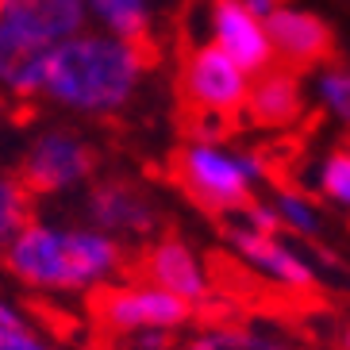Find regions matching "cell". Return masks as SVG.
<instances>
[{
  "instance_id": "4",
  "label": "cell",
  "mask_w": 350,
  "mask_h": 350,
  "mask_svg": "<svg viewBox=\"0 0 350 350\" xmlns=\"http://www.w3.org/2000/svg\"><path fill=\"white\" fill-rule=\"evenodd\" d=\"M174 181L212 216H235L254 196V181L262 177L258 154H231L219 143H189L174 154Z\"/></svg>"
},
{
  "instance_id": "22",
  "label": "cell",
  "mask_w": 350,
  "mask_h": 350,
  "mask_svg": "<svg viewBox=\"0 0 350 350\" xmlns=\"http://www.w3.org/2000/svg\"><path fill=\"white\" fill-rule=\"evenodd\" d=\"M131 347L135 350H170L174 335L170 331H139V335H131Z\"/></svg>"
},
{
  "instance_id": "16",
  "label": "cell",
  "mask_w": 350,
  "mask_h": 350,
  "mask_svg": "<svg viewBox=\"0 0 350 350\" xmlns=\"http://www.w3.org/2000/svg\"><path fill=\"white\" fill-rule=\"evenodd\" d=\"M177 350H297L285 339L258 331L250 323H208L196 335H189Z\"/></svg>"
},
{
  "instance_id": "8",
  "label": "cell",
  "mask_w": 350,
  "mask_h": 350,
  "mask_svg": "<svg viewBox=\"0 0 350 350\" xmlns=\"http://www.w3.org/2000/svg\"><path fill=\"white\" fill-rule=\"evenodd\" d=\"M266 39H269V51H273V62L288 73H304V70H316V66L331 62L335 58V35L331 27L319 16L312 12H297V8H278L266 23Z\"/></svg>"
},
{
  "instance_id": "6",
  "label": "cell",
  "mask_w": 350,
  "mask_h": 350,
  "mask_svg": "<svg viewBox=\"0 0 350 350\" xmlns=\"http://www.w3.org/2000/svg\"><path fill=\"white\" fill-rule=\"evenodd\" d=\"M96 170V150L73 131H42L31 139L27 154L20 158L16 177L31 196H54L89 181Z\"/></svg>"
},
{
  "instance_id": "21",
  "label": "cell",
  "mask_w": 350,
  "mask_h": 350,
  "mask_svg": "<svg viewBox=\"0 0 350 350\" xmlns=\"http://www.w3.org/2000/svg\"><path fill=\"white\" fill-rule=\"evenodd\" d=\"M0 350H54L27 323H0Z\"/></svg>"
},
{
  "instance_id": "13",
  "label": "cell",
  "mask_w": 350,
  "mask_h": 350,
  "mask_svg": "<svg viewBox=\"0 0 350 350\" xmlns=\"http://www.w3.org/2000/svg\"><path fill=\"white\" fill-rule=\"evenodd\" d=\"M300 112H304V93H300L297 73L281 70V66L254 73V81L247 89V104H243V116L250 124L288 127L293 120H300Z\"/></svg>"
},
{
  "instance_id": "20",
  "label": "cell",
  "mask_w": 350,
  "mask_h": 350,
  "mask_svg": "<svg viewBox=\"0 0 350 350\" xmlns=\"http://www.w3.org/2000/svg\"><path fill=\"white\" fill-rule=\"evenodd\" d=\"M319 96L331 112L350 124V70H327L319 77Z\"/></svg>"
},
{
  "instance_id": "3",
  "label": "cell",
  "mask_w": 350,
  "mask_h": 350,
  "mask_svg": "<svg viewBox=\"0 0 350 350\" xmlns=\"http://www.w3.org/2000/svg\"><path fill=\"white\" fill-rule=\"evenodd\" d=\"M247 89L250 77L216 42L189 46L177 70V96H181V124L193 135V143H219L243 116Z\"/></svg>"
},
{
  "instance_id": "1",
  "label": "cell",
  "mask_w": 350,
  "mask_h": 350,
  "mask_svg": "<svg viewBox=\"0 0 350 350\" xmlns=\"http://www.w3.org/2000/svg\"><path fill=\"white\" fill-rule=\"evenodd\" d=\"M4 266L16 281L46 293H96L112 285V278L127 266L124 243L100 235L93 227H54L31 224L4 250Z\"/></svg>"
},
{
  "instance_id": "2",
  "label": "cell",
  "mask_w": 350,
  "mask_h": 350,
  "mask_svg": "<svg viewBox=\"0 0 350 350\" xmlns=\"http://www.w3.org/2000/svg\"><path fill=\"white\" fill-rule=\"evenodd\" d=\"M143 58L112 35H73L51 46L42 93L77 112H116L139 89Z\"/></svg>"
},
{
  "instance_id": "9",
  "label": "cell",
  "mask_w": 350,
  "mask_h": 350,
  "mask_svg": "<svg viewBox=\"0 0 350 350\" xmlns=\"http://www.w3.org/2000/svg\"><path fill=\"white\" fill-rule=\"evenodd\" d=\"M89 219L93 231L108 239H150L158 231V208L146 200L143 189L127 185V181H100L89 189Z\"/></svg>"
},
{
  "instance_id": "23",
  "label": "cell",
  "mask_w": 350,
  "mask_h": 350,
  "mask_svg": "<svg viewBox=\"0 0 350 350\" xmlns=\"http://www.w3.org/2000/svg\"><path fill=\"white\" fill-rule=\"evenodd\" d=\"M0 323H23V319H20V312L12 308V304H8L4 297H0Z\"/></svg>"
},
{
  "instance_id": "24",
  "label": "cell",
  "mask_w": 350,
  "mask_h": 350,
  "mask_svg": "<svg viewBox=\"0 0 350 350\" xmlns=\"http://www.w3.org/2000/svg\"><path fill=\"white\" fill-rule=\"evenodd\" d=\"M8 116H12V96L4 93V89H0V124H4Z\"/></svg>"
},
{
  "instance_id": "18",
  "label": "cell",
  "mask_w": 350,
  "mask_h": 350,
  "mask_svg": "<svg viewBox=\"0 0 350 350\" xmlns=\"http://www.w3.org/2000/svg\"><path fill=\"white\" fill-rule=\"evenodd\" d=\"M273 212H278V224L293 227L297 235H319V212L308 204V196L293 193V189H281Z\"/></svg>"
},
{
  "instance_id": "17",
  "label": "cell",
  "mask_w": 350,
  "mask_h": 350,
  "mask_svg": "<svg viewBox=\"0 0 350 350\" xmlns=\"http://www.w3.org/2000/svg\"><path fill=\"white\" fill-rule=\"evenodd\" d=\"M31 219H35V196L23 189V181L16 174L0 170V258Z\"/></svg>"
},
{
  "instance_id": "7",
  "label": "cell",
  "mask_w": 350,
  "mask_h": 350,
  "mask_svg": "<svg viewBox=\"0 0 350 350\" xmlns=\"http://www.w3.org/2000/svg\"><path fill=\"white\" fill-rule=\"evenodd\" d=\"M135 278L165 288L170 297L185 300L193 308H204L208 297H212V278H208L200 254L177 235L146 243V250L139 254V262H135Z\"/></svg>"
},
{
  "instance_id": "12",
  "label": "cell",
  "mask_w": 350,
  "mask_h": 350,
  "mask_svg": "<svg viewBox=\"0 0 350 350\" xmlns=\"http://www.w3.org/2000/svg\"><path fill=\"white\" fill-rule=\"evenodd\" d=\"M231 243L243 254V262H250L273 285L300 288V293L304 288H316V269L288 247V243H281V235H262V231H250V227H235L231 231Z\"/></svg>"
},
{
  "instance_id": "5",
  "label": "cell",
  "mask_w": 350,
  "mask_h": 350,
  "mask_svg": "<svg viewBox=\"0 0 350 350\" xmlns=\"http://www.w3.org/2000/svg\"><path fill=\"white\" fill-rule=\"evenodd\" d=\"M93 316L104 331H170L193 323L196 308L185 300L170 297L165 288L150 281H112L93 293Z\"/></svg>"
},
{
  "instance_id": "11",
  "label": "cell",
  "mask_w": 350,
  "mask_h": 350,
  "mask_svg": "<svg viewBox=\"0 0 350 350\" xmlns=\"http://www.w3.org/2000/svg\"><path fill=\"white\" fill-rule=\"evenodd\" d=\"M0 20L42 46H58L81 31L85 0H0Z\"/></svg>"
},
{
  "instance_id": "15",
  "label": "cell",
  "mask_w": 350,
  "mask_h": 350,
  "mask_svg": "<svg viewBox=\"0 0 350 350\" xmlns=\"http://www.w3.org/2000/svg\"><path fill=\"white\" fill-rule=\"evenodd\" d=\"M96 16L112 27V39L127 42L143 66L158 62V42L150 35V20H146V4L143 0H93Z\"/></svg>"
},
{
  "instance_id": "14",
  "label": "cell",
  "mask_w": 350,
  "mask_h": 350,
  "mask_svg": "<svg viewBox=\"0 0 350 350\" xmlns=\"http://www.w3.org/2000/svg\"><path fill=\"white\" fill-rule=\"evenodd\" d=\"M51 46L27 39L23 31L0 20V89L16 100H31L42 93V70H46Z\"/></svg>"
},
{
  "instance_id": "10",
  "label": "cell",
  "mask_w": 350,
  "mask_h": 350,
  "mask_svg": "<svg viewBox=\"0 0 350 350\" xmlns=\"http://www.w3.org/2000/svg\"><path fill=\"white\" fill-rule=\"evenodd\" d=\"M212 23H216V46L239 66V70L254 77V73L273 66V51H269L266 27L258 16H250L243 0H216L212 4Z\"/></svg>"
},
{
  "instance_id": "19",
  "label": "cell",
  "mask_w": 350,
  "mask_h": 350,
  "mask_svg": "<svg viewBox=\"0 0 350 350\" xmlns=\"http://www.w3.org/2000/svg\"><path fill=\"white\" fill-rule=\"evenodd\" d=\"M319 193L335 200V204L350 208V146H339L335 154L319 170Z\"/></svg>"
},
{
  "instance_id": "25",
  "label": "cell",
  "mask_w": 350,
  "mask_h": 350,
  "mask_svg": "<svg viewBox=\"0 0 350 350\" xmlns=\"http://www.w3.org/2000/svg\"><path fill=\"white\" fill-rule=\"evenodd\" d=\"M347 350H350V331H347Z\"/></svg>"
}]
</instances>
